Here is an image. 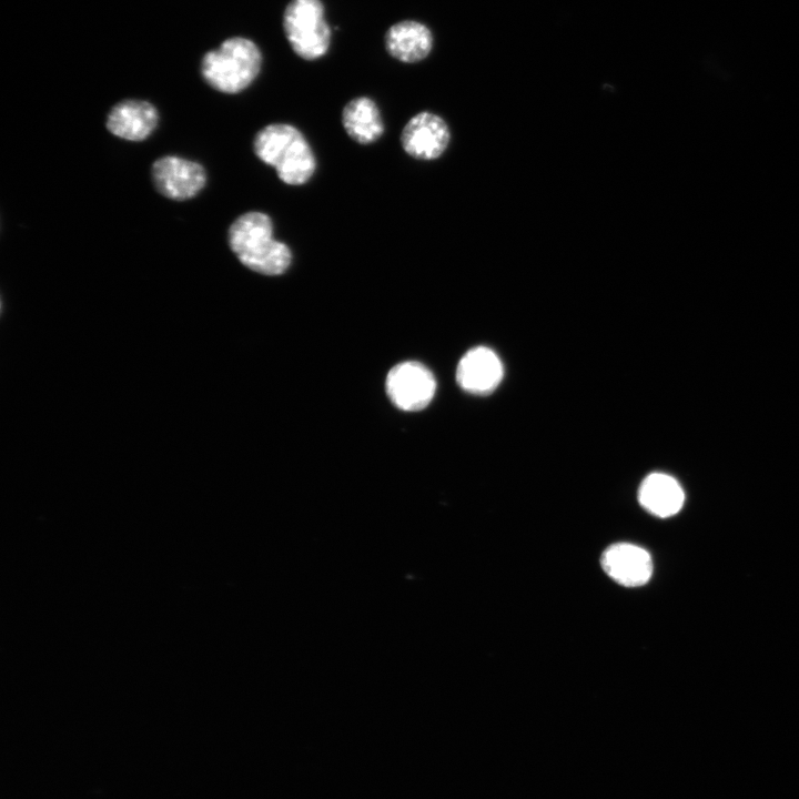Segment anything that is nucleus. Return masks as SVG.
<instances>
[{
	"label": "nucleus",
	"mask_w": 799,
	"mask_h": 799,
	"mask_svg": "<svg viewBox=\"0 0 799 799\" xmlns=\"http://www.w3.org/2000/svg\"><path fill=\"white\" fill-rule=\"evenodd\" d=\"M227 242L241 264L263 275H281L291 266L290 246L274 237V224L264 212L250 211L229 227Z\"/></svg>",
	"instance_id": "obj_1"
},
{
	"label": "nucleus",
	"mask_w": 799,
	"mask_h": 799,
	"mask_svg": "<svg viewBox=\"0 0 799 799\" xmlns=\"http://www.w3.org/2000/svg\"><path fill=\"white\" fill-rule=\"evenodd\" d=\"M503 374L498 355L489 347L476 346L461 358L456 368V381L468 393L487 395L498 386Z\"/></svg>",
	"instance_id": "obj_9"
},
{
	"label": "nucleus",
	"mask_w": 799,
	"mask_h": 799,
	"mask_svg": "<svg viewBox=\"0 0 799 799\" xmlns=\"http://www.w3.org/2000/svg\"><path fill=\"white\" fill-rule=\"evenodd\" d=\"M600 564L611 579L626 587L641 586L653 574L649 553L628 543H617L606 548L600 557Z\"/></svg>",
	"instance_id": "obj_8"
},
{
	"label": "nucleus",
	"mask_w": 799,
	"mask_h": 799,
	"mask_svg": "<svg viewBox=\"0 0 799 799\" xmlns=\"http://www.w3.org/2000/svg\"><path fill=\"white\" fill-rule=\"evenodd\" d=\"M151 173L159 193L174 201L195 196L206 183V173L200 163L176 155L155 160Z\"/></svg>",
	"instance_id": "obj_6"
},
{
	"label": "nucleus",
	"mask_w": 799,
	"mask_h": 799,
	"mask_svg": "<svg viewBox=\"0 0 799 799\" xmlns=\"http://www.w3.org/2000/svg\"><path fill=\"white\" fill-rule=\"evenodd\" d=\"M436 382L432 372L417 362L394 366L386 377V392L393 404L404 411L426 407L434 397Z\"/></svg>",
	"instance_id": "obj_5"
},
{
	"label": "nucleus",
	"mask_w": 799,
	"mask_h": 799,
	"mask_svg": "<svg viewBox=\"0 0 799 799\" xmlns=\"http://www.w3.org/2000/svg\"><path fill=\"white\" fill-rule=\"evenodd\" d=\"M385 47L393 58L413 63L428 55L433 47V36L425 24L404 20L390 27L385 34Z\"/></svg>",
	"instance_id": "obj_11"
},
{
	"label": "nucleus",
	"mask_w": 799,
	"mask_h": 799,
	"mask_svg": "<svg viewBox=\"0 0 799 799\" xmlns=\"http://www.w3.org/2000/svg\"><path fill=\"white\" fill-rule=\"evenodd\" d=\"M253 151L287 185L307 183L316 170V158L311 144L292 124L271 123L262 128L253 140Z\"/></svg>",
	"instance_id": "obj_2"
},
{
	"label": "nucleus",
	"mask_w": 799,
	"mask_h": 799,
	"mask_svg": "<svg viewBox=\"0 0 799 799\" xmlns=\"http://www.w3.org/2000/svg\"><path fill=\"white\" fill-rule=\"evenodd\" d=\"M261 65L262 54L257 45L250 39L234 37L204 55L201 72L213 89L235 94L256 79Z\"/></svg>",
	"instance_id": "obj_3"
},
{
	"label": "nucleus",
	"mask_w": 799,
	"mask_h": 799,
	"mask_svg": "<svg viewBox=\"0 0 799 799\" xmlns=\"http://www.w3.org/2000/svg\"><path fill=\"white\" fill-rule=\"evenodd\" d=\"M451 142V131L443 118L422 111L413 115L401 133L403 150L412 158L423 161L443 155Z\"/></svg>",
	"instance_id": "obj_7"
},
{
	"label": "nucleus",
	"mask_w": 799,
	"mask_h": 799,
	"mask_svg": "<svg viewBox=\"0 0 799 799\" xmlns=\"http://www.w3.org/2000/svg\"><path fill=\"white\" fill-rule=\"evenodd\" d=\"M638 500L653 515L669 517L681 509L685 494L672 476L653 473L640 484Z\"/></svg>",
	"instance_id": "obj_12"
},
{
	"label": "nucleus",
	"mask_w": 799,
	"mask_h": 799,
	"mask_svg": "<svg viewBox=\"0 0 799 799\" xmlns=\"http://www.w3.org/2000/svg\"><path fill=\"white\" fill-rule=\"evenodd\" d=\"M283 29L293 51L304 60H316L328 50L331 29L321 0H291L284 11Z\"/></svg>",
	"instance_id": "obj_4"
},
{
	"label": "nucleus",
	"mask_w": 799,
	"mask_h": 799,
	"mask_svg": "<svg viewBox=\"0 0 799 799\" xmlns=\"http://www.w3.org/2000/svg\"><path fill=\"white\" fill-rule=\"evenodd\" d=\"M159 113L153 104L143 100H123L110 110L107 129L128 141H143L156 128Z\"/></svg>",
	"instance_id": "obj_10"
},
{
	"label": "nucleus",
	"mask_w": 799,
	"mask_h": 799,
	"mask_svg": "<svg viewBox=\"0 0 799 799\" xmlns=\"http://www.w3.org/2000/svg\"><path fill=\"white\" fill-rule=\"evenodd\" d=\"M342 124L347 135L360 144L374 143L384 133L378 105L368 97H357L345 104Z\"/></svg>",
	"instance_id": "obj_13"
}]
</instances>
